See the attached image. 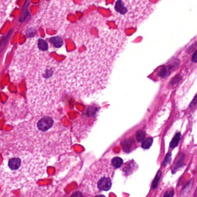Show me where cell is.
<instances>
[{"label":"cell","instance_id":"cell-10","mask_svg":"<svg viewBox=\"0 0 197 197\" xmlns=\"http://www.w3.org/2000/svg\"><path fill=\"white\" fill-rule=\"evenodd\" d=\"M146 136V133L143 131H139L137 132L136 136V139L138 142H141L145 138Z\"/></svg>","mask_w":197,"mask_h":197},{"label":"cell","instance_id":"cell-1","mask_svg":"<svg viewBox=\"0 0 197 197\" xmlns=\"http://www.w3.org/2000/svg\"><path fill=\"white\" fill-rule=\"evenodd\" d=\"M114 9V20L119 29L123 30L141 25L153 12L154 5L148 1L119 0Z\"/></svg>","mask_w":197,"mask_h":197},{"label":"cell","instance_id":"cell-6","mask_svg":"<svg viewBox=\"0 0 197 197\" xmlns=\"http://www.w3.org/2000/svg\"><path fill=\"white\" fill-rule=\"evenodd\" d=\"M123 163L122 158L120 157H114L111 161V164L114 168H119L120 167Z\"/></svg>","mask_w":197,"mask_h":197},{"label":"cell","instance_id":"cell-12","mask_svg":"<svg viewBox=\"0 0 197 197\" xmlns=\"http://www.w3.org/2000/svg\"><path fill=\"white\" fill-rule=\"evenodd\" d=\"M173 195V191H168L165 194L164 197H172Z\"/></svg>","mask_w":197,"mask_h":197},{"label":"cell","instance_id":"cell-3","mask_svg":"<svg viewBox=\"0 0 197 197\" xmlns=\"http://www.w3.org/2000/svg\"><path fill=\"white\" fill-rule=\"evenodd\" d=\"M53 124V121L51 117H44L38 122V128L43 131H47L51 128Z\"/></svg>","mask_w":197,"mask_h":197},{"label":"cell","instance_id":"cell-14","mask_svg":"<svg viewBox=\"0 0 197 197\" xmlns=\"http://www.w3.org/2000/svg\"><path fill=\"white\" fill-rule=\"evenodd\" d=\"M196 51H195L194 53V55L193 58H192V60L194 62H196L197 61V56H196Z\"/></svg>","mask_w":197,"mask_h":197},{"label":"cell","instance_id":"cell-7","mask_svg":"<svg viewBox=\"0 0 197 197\" xmlns=\"http://www.w3.org/2000/svg\"><path fill=\"white\" fill-rule=\"evenodd\" d=\"M153 139L152 138H148L145 139L142 143V147L145 149H149L151 146L153 144Z\"/></svg>","mask_w":197,"mask_h":197},{"label":"cell","instance_id":"cell-2","mask_svg":"<svg viewBox=\"0 0 197 197\" xmlns=\"http://www.w3.org/2000/svg\"><path fill=\"white\" fill-rule=\"evenodd\" d=\"M114 167L108 159H101L90 167L83 181L84 191L89 194H98L108 191L112 184Z\"/></svg>","mask_w":197,"mask_h":197},{"label":"cell","instance_id":"cell-5","mask_svg":"<svg viewBox=\"0 0 197 197\" xmlns=\"http://www.w3.org/2000/svg\"><path fill=\"white\" fill-rule=\"evenodd\" d=\"M51 42L54 45V46L56 48H60L63 45V40L61 37H52L51 39Z\"/></svg>","mask_w":197,"mask_h":197},{"label":"cell","instance_id":"cell-15","mask_svg":"<svg viewBox=\"0 0 197 197\" xmlns=\"http://www.w3.org/2000/svg\"><path fill=\"white\" fill-rule=\"evenodd\" d=\"M95 197H105V196L104 195H97V196H95Z\"/></svg>","mask_w":197,"mask_h":197},{"label":"cell","instance_id":"cell-9","mask_svg":"<svg viewBox=\"0 0 197 197\" xmlns=\"http://www.w3.org/2000/svg\"><path fill=\"white\" fill-rule=\"evenodd\" d=\"M38 47L42 51H46L48 48V45L46 41L40 39L38 42Z\"/></svg>","mask_w":197,"mask_h":197},{"label":"cell","instance_id":"cell-8","mask_svg":"<svg viewBox=\"0 0 197 197\" xmlns=\"http://www.w3.org/2000/svg\"><path fill=\"white\" fill-rule=\"evenodd\" d=\"M181 134L180 133L176 134V135L175 136V137L172 140L171 142L170 143V147L171 148H175L178 146L179 143V141L180 139Z\"/></svg>","mask_w":197,"mask_h":197},{"label":"cell","instance_id":"cell-4","mask_svg":"<svg viewBox=\"0 0 197 197\" xmlns=\"http://www.w3.org/2000/svg\"><path fill=\"white\" fill-rule=\"evenodd\" d=\"M20 160L18 158H12L9 161V167L12 170H16L20 166Z\"/></svg>","mask_w":197,"mask_h":197},{"label":"cell","instance_id":"cell-11","mask_svg":"<svg viewBox=\"0 0 197 197\" xmlns=\"http://www.w3.org/2000/svg\"><path fill=\"white\" fill-rule=\"evenodd\" d=\"M159 178H160V173H158L156 177L155 178V180L154 181L153 184V188H155V187L157 186V183H158V181L159 180Z\"/></svg>","mask_w":197,"mask_h":197},{"label":"cell","instance_id":"cell-13","mask_svg":"<svg viewBox=\"0 0 197 197\" xmlns=\"http://www.w3.org/2000/svg\"><path fill=\"white\" fill-rule=\"evenodd\" d=\"M71 197H83V196L82 193H80V192H77V193L73 194V195Z\"/></svg>","mask_w":197,"mask_h":197}]
</instances>
